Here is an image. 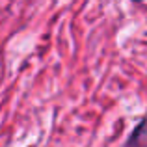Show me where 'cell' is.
Listing matches in <instances>:
<instances>
[]
</instances>
